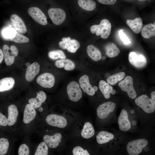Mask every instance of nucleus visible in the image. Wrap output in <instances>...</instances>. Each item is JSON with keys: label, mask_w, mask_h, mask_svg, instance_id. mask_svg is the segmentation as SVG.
<instances>
[{"label": "nucleus", "mask_w": 155, "mask_h": 155, "mask_svg": "<svg viewBox=\"0 0 155 155\" xmlns=\"http://www.w3.org/2000/svg\"><path fill=\"white\" fill-rule=\"evenodd\" d=\"M111 28V24L109 20L107 19H103L99 24L91 26L90 31L92 33H95L96 36L100 35L101 38L106 39L109 36Z\"/></svg>", "instance_id": "1"}, {"label": "nucleus", "mask_w": 155, "mask_h": 155, "mask_svg": "<svg viewBox=\"0 0 155 155\" xmlns=\"http://www.w3.org/2000/svg\"><path fill=\"white\" fill-rule=\"evenodd\" d=\"M148 140L140 139L129 142L127 146V150L129 155H138L148 144Z\"/></svg>", "instance_id": "2"}, {"label": "nucleus", "mask_w": 155, "mask_h": 155, "mask_svg": "<svg viewBox=\"0 0 155 155\" xmlns=\"http://www.w3.org/2000/svg\"><path fill=\"white\" fill-rule=\"evenodd\" d=\"M67 92L69 99L76 102L82 97V93L79 84L75 81L70 82L67 87Z\"/></svg>", "instance_id": "3"}, {"label": "nucleus", "mask_w": 155, "mask_h": 155, "mask_svg": "<svg viewBox=\"0 0 155 155\" xmlns=\"http://www.w3.org/2000/svg\"><path fill=\"white\" fill-rule=\"evenodd\" d=\"M135 102L137 106L147 113H152L155 111V106L151 99L146 95L140 96L135 99Z\"/></svg>", "instance_id": "4"}, {"label": "nucleus", "mask_w": 155, "mask_h": 155, "mask_svg": "<svg viewBox=\"0 0 155 155\" xmlns=\"http://www.w3.org/2000/svg\"><path fill=\"white\" fill-rule=\"evenodd\" d=\"M118 85L122 91L127 92L130 98L134 99L136 97L137 94L133 86V79L131 77L127 76L119 83Z\"/></svg>", "instance_id": "5"}, {"label": "nucleus", "mask_w": 155, "mask_h": 155, "mask_svg": "<svg viewBox=\"0 0 155 155\" xmlns=\"http://www.w3.org/2000/svg\"><path fill=\"white\" fill-rule=\"evenodd\" d=\"M48 13L52 21L56 25L61 24L65 20L66 14L62 8H51L48 9Z\"/></svg>", "instance_id": "6"}, {"label": "nucleus", "mask_w": 155, "mask_h": 155, "mask_svg": "<svg viewBox=\"0 0 155 155\" xmlns=\"http://www.w3.org/2000/svg\"><path fill=\"white\" fill-rule=\"evenodd\" d=\"M59 47L62 49H67L71 53H75L80 48V44L77 40L69 37H64L59 42Z\"/></svg>", "instance_id": "7"}, {"label": "nucleus", "mask_w": 155, "mask_h": 155, "mask_svg": "<svg viewBox=\"0 0 155 155\" xmlns=\"http://www.w3.org/2000/svg\"><path fill=\"white\" fill-rule=\"evenodd\" d=\"M46 121L49 125L61 128L65 127L67 122L64 117L55 114H50L46 117Z\"/></svg>", "instance_id": "8"}, {"label": "nucleus", "mask_w": 155, "mask_h": 155, "mask_svg": "<svg viewBox=\"0 0 155 155\" xmlns=\"http://www.w3.org/2000/svg\"><path fill=\"white\" fill-rule=\"evenodd\" d=\"M116 104L115 103L110 101L100 104L96 110L98 117L101 119L106 118L111 113L114 111Z\"/></svg>", "instance_id": "9"}, {"label": "nucleus", "mask_w": 155, "mask_h": 155, "mask_svg": "<svg viewBox=\"0 0 155 155\" xmlns=\"http://www.w3.org/2000/svg\"><path fill=\"white\" fill-rule=\"evenodd\" d=\"M28 12L29 15L36 22L43 26L47 24L46 17L42 11L36 7H32L29 8Z\"/></svg>", "instance_id": "10"}, {"label": "nucleus", "mask_w": 155, "mask_h": 155, "mask_svg": "<svg viewBox=\"0 0 155 155\" xmlns=\"http://www.w3.org/2000/svg\"><path fill=\"white\" fill-rule=\"evenodd\" d=\"M36 82L43 88H50L54 86L55 79L52 74L45 73L41 74L38 77Z\"/></svg>", "instance_id": "11"}, {"label": "nucleus", "mask_w": 155, "mask_h": 155, "mask_svg": "<svg viewBox=\"0 0 155 155\" xmlns=\"http://www.w3.org/2000/svg\"><path fill=\"white\" fill-rule=\"evenodd\" d=\"M129 60L131 64L138 68L145 67L147 63L146 58L144 56L133 52L129 53Z\"/></svg>", "instance_id": "12"}, {"label": "nucleus", "mask_w": 155, "mask_h": 155, "mask_svg": "<svg viewBox=\"0 0 155 155\" xmlns=\"http://www.w3.org/2000/svg\"><path fill=\"white\" fill-rule=\"evenodd\" d=\"M61 134L59 133H56L52 135H45L43 137V141L51 148H57L61 142Z\"/></svg>", "instance_id": "13"}, {"label": "nucleus", "mask_w": 155, "mask_h": 155, "mask_svg": "<svg viewBox=\"0 0 155 155\" xmlns=\"http://www.w3.org/2000/svg\"><path fill=\"white\" fill-rule=\"evenodd\" d=\"M79 82L80 87L84 92L90 96H92L95 94V92L90 83L88 75H84L81 76Z\"/></svg>", "instance_id": "14"}, {"label": "nucleus", "mask_w": 155, "mask_h": 155, "mask_svg": "<svg viewBox=\"0 0 155 155\" xmlns=\"http://www.w3.org/2000/svg\"><path fill=\"white\" fill-rule=\"evenodd\" d=\"M11 23L16 30L21 34L27 32L26 26L22 20L18 15L12 14L11 16Z\"/></svg>", "instance_id": "15"}, {"label": "nucleus", "mask_w": 155, "mask_h": 155, "mask_svg": "<svg viewBox=\"0 0 155 155\" xmlns=\"http://www.w3.org/2000/svg\"><path fill=\"white\" fill-rule=\"evenodd\" d=\"M118 123L120 129L123 131H127L131 128V125L128 118L127 111L123 109L120 113L118 119Z\"/></svg>", "instance_id": "16"}, {"label": "nucleus", "mask_w": 155, "mask_h": 155, "mask_svg": "<svg viewBox=\"0 0 155 155\" xmlns=\"http://www.w3.org/2000/svg\"><path fill=\"white\" fill-rule=\"evenodd\" d=\"M36 116L35 109L29 104H26L23 113L24 123L25 124L30 123L35 119Z\"/></svg>", "instance_id": "17"}, {"label": "nucleus", "mask_w": 155, "mask_h": 155, "mask_svg": "<svg viewBox=\"0 0 155 155\" xmlns=\"http://www.w3.org/2000/svg\"><path fill=\"white\" fill-rule=\"evenodd\" d=\"M40 70V66L37 62H34L27 67L26 71L25 78L28 82L32 81L39 73Z\"/></svg>", "instance_id": "18"}, {"label": "nucleus", "mask_w": 155, "mask_h": 155, "mask_svg": "<svg viewBox=\"0 0 155 155\" xmlns=\"http://www.w3.org/2000/svg\"><path fill=\"white\" fill-rule=\"evenodd\" d=\"M19 115L17 107L14 104L9 105L8 107V117L7 118L8 125L11 126L16 123Z\"/></svg>", "instance_id": "19"}, {"label": "nucleus", "mask_w": 155, "mask_h": 155, "mask_svg": "<svg viewBox=\"0 0 155 155\" xmlns=\"http://www.w3.org/2000/svg\"><path fill=\"white\" fill-rule=\"evenodd\" d=\"M46 99V93L44 91H41L37 93L36 98H30L28 100V102L35 109H36L41 107Z\"/></svg>", "instance_id": "20"}, {"label": "nucleus", "mask_w": 155, "mask_h": 155, "mask_svg": "<svg viewBox=\"0 0 155 155\" xmlns=\"http://www.w3.org/2000/svg\"><path fill=\"white\" fill-rule=\"evenodd\" d=\"M75 1L77 7L86 11H92L96 7V3L94 0H75Z\"/></svg>", "instance_id": "21"}, {"label": "nucleus", "mask_w": 155, "mask_h": 155, "mask_svg": "<svg viewBox=\"0 0 155 155\" xmlns=\"http://www.w3.org/2000/svg\"><path fill=\"white\" fill-rule=\"evenodd\" d=\"M87 53L89 57L93 61H98L102 58L101 53L100 50L94 45H88L86 48Z\"/></svg>", "instance_id": "22"}, {"label": "nucleus", "mask_w": 155, "mask_h": 155, "mask_svg": "<svg viewBox=\"0 0 155 155\" xmlns=\"http://www.w3.org/2000/svg\"><path fill=\"white\" fill-rule=\"evenodd\" d=\"M55 66L57 68H63L66 71H71L73 70L75 67V63L69 59H61L56 61L55 63Z\"/></svg>", "instance_id": "23"}, {"label": "nucleus", "mask_w": 155, "mask_h": 155, "mask_svg": "<svg viewBox=\"0 0 155 155\" xmlns=\"http://www.w3.org/2000/svg\"><path fill=\"white\" fill-rule=\"evenodd\" d=\"M126 23L132 30L135 33L138 34L141 32L143 26L142 19L137 18L133 20H127Z\"/></svg>", "instance_id": "24"}, {"label": "nucleus", "mask_w": 155, "mask_h": 155, "mask_svg": "<svg viewBox=\"0 0 155 155\" xmlns=\"http://www.w3.org/2000/svg\"><path fill=\"white\" fill-rule=\"evenodd\" d=\"M15 81L12 77H7L0 80V92L9 90L12 88Z\"/></svg>", "instance_id": "25"}, {"label": "nucleus", "mask_w": 155, "mask_h": 155, "mask_svg": "<svg viewBox=\"0 0 155 155\" xmlns=\"http://www.w3.org/2000/svg\"><path fill=\"white\" fill-rule=\"evenodd\" d=\"M114 138V136L113 134L105 131L100 132L96 136L97 142L100 144L107 143Z\"/></svg>", "instance_id": "26"}, {"label": "nucleus", "mask_w": 155, "mask_h": 155, "mask_svg": "<svg viewBox=\"0 0 155 155\" xmlns=\"http://www.w3.org/2000/svg\"><path fill=\"white\" fill-rule=\"evenodd\" d=\"M95 130L92 124L87 122L85 123L81 132L82 137L85 139H89L94 136Z\"/></svg>", "instance_id": "27"}, {"label": "nucleus", "mask_w": 155, "mask_h": 155, "mask_svg": "<svg viewBox=\"0 0 155 155\" xmlns=\"http://www.w3.org/2000/svg\"><path fill=\"white\" fill-rule=\"evenodd\" d=\"M99 87L104 97L107 99L110 97V94L113 90V87L103 80L99 83Z\"/></svg>", "instance_id": "28"}, {"label": "nucleus", "mask_w": 155, "mask_h": 155, "mask_svg": "<svg viewBox=\"0 0 155 155\" xmlns=\"http://www.w3.org/2000/svg\"><path fill=\"white\" fill-rule=\"evenodd\" d=\"M141 34L143 37L148 39L155 35V25L150 23L145 26L142 28Z\"/></svg>", "instance_id": "29"}, {"label": "nucleus", "mask_w": 155, "mask_h": 155, "mask_svg": "<svg viewBox=\"0 0 155 155\" xmlns=\"http://www.w3.org/2000/svg\"><path fill=\"white\" fill-rule=\"evenodd\" d=\"M4 58L6 64L10 66L13 64L14 62L15 57L11 54L10 48L7 44L4 45L2 47Z\"/></svg>", "instance_id": "30"}, {"label": "nucleus", "mask_w": 155, "mask_h": 155, "mask_svg": "<svg viewBox=\"0 0 155 155\" xmlns=\"http://www.w3.org/2000/svg\"><path fill=\"white\" fill-rule=\"evenodd\" d=\"M106 53L109 57L112 58L117 56L120 52L119 49L113 43L108 44L106 47Z\"/></svg>", "instance_id": "31"}, {"label": "nucleus", "mask_w": 155, "mask_h": 155, "mask_svg": "<svg viewBox=\"0 0 155 155\" xmlns=\"http://www.w3.org/2000/svg\"><path fill=\"white\" fill-rule=\"evenodd\" d=\"M125 73L124 72H120L115 73L107 78L106 81L111 85H115L119 82L121 80L125 77Z\"/></svg>", "instance_id": "32"}, {"label": "nucleus", "mask_w": 155, "mask_h": 155, "mask_svg": "<svg viewBox=\"0 0 155 155\" xmlns=\"http://www.w3.org/2000/svg\"><path fill=\"white\" fill-rule=\"evenodd\" d=\"M49 57L52 59L56 60L59 59H64L66 56L64 52L61 50H56L49 52L48 54Z\"/></svg>", "instance_id": "33"}, {"label": "nucleus", "mask_w": 155, "mask_h": 155, "mask_svg": "<svg viewBox=\"0 0 155 155\" xmlns=\"http://www.w3.org/2000/svg\"><path fill=\"white\" fill-rule=\"evenodd\" d=\"M49 147L44 142H41L38 145L36 151L34 154L35 155H48Z\"/></svg>", "instance_id": "34"}, {"label": "nucleus", "mask_w": 155, "mask_h": 155, "mask_svg": "<svg viewBox=\"0 0 155 155\" xmlns=\"http://www.w3.org/2000/svg\"><path fill=\"white\" fill-rule=\"evenodd\" d=\"M9 145L7 139L5 138H0V155H4L7 153Z\"/></svg>", "instance_id": "35"}, {"label": "nucleus", "mask_w": 155, "mask_h": 155, "mask_svg": "<svg viewBox=\"0 0 155 155\" xmlns=\"http://www.w3.org/2000/svg\"><path fill=\"white\" fill-rule=\"evenodd\" d=\"M16 31L12 28H7L4 29L3 34L4 37L7 39H11L15 36Z\"/></svg>", "instance_id": "36"}, {"label": "nucleus", "mask_w": 155, "mask_h": 155, "mask_svg": "<svg viewBox=\"0 0 155 155\" xmlns=\"http://www.w3.org/2000/svg\"><path fill=\"white\" fill-rule=\"evenodd\" d=\"M11 40L16 43H27L29 41L28 37L22 35L17 31L15 36Z\"/></svg>", "instance_id": "37"}, {"label": "nucleus", "mask_w": 155, "mask_h": 155, "mask_svg": "<svg viewBox=\"0 0 155 155\" xmlns=\"http://www.w3.org/2000/svg\"><path fill=\"white\" fill-rule=\"evenodd\" d=\"M73 155H89L90 154L86 150H84L80 146L75 147L72 150Z\"/></svg>", "instance_id": "38"}, {"label": "nucleus", "mask_w": 155, "mask_h": 155, "mask_svg": "<svg viewBox=\"0 0 155 155\" xmlns=\"http://www.w3.org/2000/svg\"><path fill=\"white\" fill-rule=\"evenodd\" d=\"M30 152L29 148L26 144H22L18 148V154L19 155H28Z\"/></svg>", "instance_id": "39"}, {"label": "nucleus", "mask_w": 155, "mask_h": 155, "mask_svg": "<svg viewBox=\"0 0 155 155\" xmlns=\"http://www.w3.org/2000/svg\"><path fill=\"white\" fill-rule=\"evenodd\" d=\"M119 35L120 38L124 44H128L131 43L130 41L122 30H121L119 31Z\"/></svg>", "instance_id": "40"}, {"label": "nucleus", "mask_w": 155, "mask_h": 155, "mask_svg": "<svg viewBox=\"0 0 155 155\" xmlns=\"http://www.w3.org/2000/svg\"><path fill=\"white\" fill-rule=\"evenodd\" d=\"M7 125V118L4 115L0 112V125L6 126Z\"/></svg>", "instance_id": "41"}, {"label": "nucleus", "mask_w": 155, "mask_h": 155, "mask_svg": "<svg viewBox=\"0 0 155 155\" xmlns=\"http://www.w3.org/2000/svg\"><path fill=\"white\" fill-rule=\"evenodd\" d=\"M100 3L104 4L111 5L115 4L117 0H96Z\"/></svg>", "instance_id": "42"}, {"label": "nucleus", "mask_w": 155, "mask_h": 155, "mask_svg": "<svg viewBox=\"0 0 155 155\" xmlns=\"http://www.w3.org/2000/svg\"><path fill=\"white\" fill-rule=\"evenodd\" d=\"M10 50L11 54L15 57H16L18 53V51L16 46L14 45L11 46Z\"/></svg>", "instance_id": "43"}, {"label": "nucleus", "mask_w": 155, "mask_h": 155, "mask_svg": "<svg viewBox=\"0 0 155 155\" xmlns=\"http://www.w3.org/2000/svg\"><path fill=\"white\" fill-rule=\"evenodd\" d=\"M151 99L154 105L155 106V92L153 91L151 94Z\"/></svg>", "instance_id": "44"}, {"label": "nucleus", "mask_w": 155, "mask_h": 155, "mask_svg": "<svg viewBox=\"0 0 155 155\" xmlns=\"http://www.w3.org/2000/svg\"><path fill=\"white\" fill-rule=\"evenodd\" d=\"M4 58V55L2 50L0 49V64L1 63Z\"/></svg>", "instance_id": "45"}, {"label": "nucleus", "mask_w": 155, "mask_h": 155, "mask_svg": "<svg viewBox=\"0 0 155 155\" xmlns=\"http://www.w3.org/2000/svg\"><path fill=\"white\" fill-rule=\"evenodd\" d=\"M93 88L95 92L97 91L98 90V87L96 86H94Z\"/></svg>", "instance_id": "46"}, {"label": "nucleus", "mask_w": 155, "mask_h": 155, "mask_svg": "<svg viewBox=\"0 0 155 155\" xmlns=\"http://www.w3.org/2000/svg\"><path fill=\"white\" fill-rule=\"evenodd\" d=\"M116 93V91L115 90L113 89L112 91V92H111V94H112L114 95Z\"/></svg>", "instance_id": "47"}, {"label": "nucleus", "mask_w": 155, "mask_h": 155, "mask_svg": "<svg viewBox=\"0 0 155 155\" xmlns=\"http://www.w3.org/2000/svg\"><path fill=\"white\" fill-rule=\"evenodd\" d=\"M132 123L133 125H135L136 124L137 122L135 121H132Z\"/></svg>", "instance_id": "48"}, {"label": "nucleus", "mask_w": 155, "mask_h": 155, "mask_svg": "<svg viewBox=\"0 0 155 155\" xmlns=\"http://www.w3.org/2000/svg\"><path fill=\"white\" fill-rule=\"evenodd\" d=\"M39 110L40 112H42L43 110V109L42 108H40L39 109Z\"/></svg>", "instance_id": "49"}, {"label": "nucleus", "mask_w": 155, "mask_h": 155, "mask_svg": "<svg viewBox=\"0 0 155 155\" xmlns=\"http://www.w3.org/2000/svg\"><path fill=\"white\" fill-rule=\"evenodd\" d=\"M131 113H133L134 112V111L133 110H132L131 111Z\"/></svg>", "instance_id": "50"}, {"label": "nucleus", "mask_w": 155, "mask_h": 155, "mask_svg": "<svg viewBox=\"0 0 155 155\" xmlns=\"http://www.w3.org/2000/svg\"></svg>", "instance_id": "51"}]
</instances>
